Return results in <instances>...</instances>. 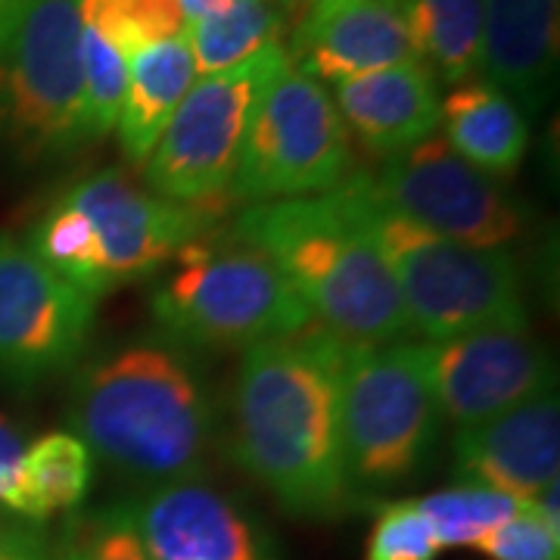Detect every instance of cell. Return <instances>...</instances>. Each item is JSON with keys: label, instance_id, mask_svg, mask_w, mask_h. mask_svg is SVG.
<instances>
[{"label": "cell", "instance_id": "5", "mask_svg": "<svg viewBox=\"0 0 560 560\" xmlns=\"http://www.w3.org/2000/svg\"><path fill=\"white\" fill-rule=\"evenodd\" d=\"M377 246L411 334L440 342L501 324H529L523 268L511 249L464 246L389 212L352 172L334 190Z\"/></svg>", "mask_w": 560, "mask_h": 560}, {"label": "cell", "instance_id": "6", "mask_svg": "<svg viewBox=\"0 0 560 560\" xmlns=\"http://www.w3.org/2000/svg\"><path fill=\"white\" fill-rule=\"evenodd\" d=\"M150 318L160 340L190 355L246 352L312 327L278 268L228 228L187 243L153 278Z\"/></svg>", "mask_w": 560, "mask_h": 560}, {"label": "cell", "instance_id": "20", "mask_svg": "<svg viewBox=\"0 0 560 560\" xmlns=\"http://www.w3.org/2000/svg\"><path fill=\"white\" fill-rule=\"evenodd\" d=\"M94 482V458L69 430L25 442L3 492V517L47 526L79 511Z\"/></svg>", "mask_w": 560, "mask_h": 560}, {"label": "cell", "instance_id": "16", "mask_svg": "<svg viewBox=\"0 0 560 560\" xmlns=\"http://www.w3.org/2000/svg\"><path fill=\"white\" fill-rule=\"evenodd\" d=\"M455 480L529 501L560 480L558 389L452 436Z\"/></svg>", "mask_w": 560, "mask_h": 560}, {"label": "cell", "instance_id": "2", "mask_svg": "<svg viewBox=\"0 0 560 560\" xmlns=\"http://www.w3.org/2000/svg\"><path fill=\"white\" fill-rule=\"evenodd\" d=\"M66 423L91 458L150 489L200 480L219 415L194 355L153 334L75 364Z\"/></svg>", "mask_w": 560, "mask_h": 560}, {"label": "cell", "instance_id": "19", "mask_svg": "<svg viewBox=\"0 0 560 560\" xmlns=\"http://www.w3.org/2000/svg\"><path fill=\"white\" fill-rule=\"evenodd\" d=\"M440 138L482 175L511 178L529 147V119L501 88L470 79L442 97Z\"/></svg>", "mask_w": 560, "mask_h": 560}, {"label": "cell", "instance_id": "3", "mask_svg": "<svg viewBox=\"0 0 560 560\" xmlns=\"http://www.w3.org/2000/svg\"><path fill=\"white\" fill-rule=\"evenodd\" d=\"M228 231L256 246L312 324L337 340L383 346L411 337L386 261L334 190L243 206Z\"/></svg>", "mask_w": 560, "mask_h": 560}, {"label": "cell", "instance_id": "28", "mask_svg": "<svg viewBox=\"0 0 560 560\" xmlns=\"http://www.w3.org/2000/svg\"><path fill=\"white\" fill-rule=\"evenodd\" d=\"M442 555L418 501H386L364 545V560H436Z\"/></svg>", "mask_w": 560, "mask_h": 560}, {"label": "cell", "instance_id": "17", "mask_svg": "<svg viewBox=\"0 0 560 560\" xmlns=\"http://www.w3.org/2000/svg\"><path fill=\"white\" fill-rule=\"evenodd\" d=\"M349 138L389 160L440 131V81L418 60L340 81L330 91Z\"/></svg>", "mask_w": 560, "mask_h": 560}, {"label": "cell", "instance_id": "32", "mask_svg": "<svg viewBox=\"0 0 560 560\" xmlns=\"http://www.w3.org/2000/svg\"><path fill=\"white\" fill-rule=\"evenodd\" d=\"M224 3H228V0H178L180 13H184L187 25L202 20V16H209V13H215L219 7H224Z\"/></svg>", "mask_w": 560, "mask_h": 560}, {"label": "cell", "instance_id": "1", "mask_svg": "<svg viewBox=\"0 0 560 560\" xmlns=\"http://www.w3.org/2000/svg\"><path fill=\"white\" fill-rule=\"evenodd\" d=\"M342 352L315 324L241 352L231 455L290 517L334 521L361 501L342 455Z\"/></svg>", "mask_w": 560, "mask_h": 560}, {"label": "cell", "instance_id": "12", "mask_svg": "<svg viewBox=\"0 0 560 560\" xmlns=\"http://www.w3.org/2000/svg\"><path fill=\"white\" fill-rule=\"evenodd\" d=\"M101 302L60 278L32 246L0 234V383L35 389L75 371L97 330Z\"/></svg>", "mask_w": 560, "mask_h": 560}, {"label": "cell", "instance_id": "21", "mask_svg": "<svg viewBox=\"0 0 560 560\" xmlns=\"http://www.w3.org/2000/svg\"><path fill=\"white\" fill-rule=\"evenodd\" d=\"M194 81L197 69L187 38L160 40L128 57V88L116 125L125 160L147 162Z\"/></svg>", "mask_w": 560, "mask_h": 560}, {"label": "cell", "instance_id": "8", "mask_svg": "<svg viewBox=\"0 0 560 560\" xmlns=\"http://www.w3.org/2000/svg\"><path fill=\"white\" fill-rule=\"evenodd\" d=\"M81 32V0L0 7V150L16 160H62L84 147Z\"/></svg>", "mask_w": 560, "mask_h": 560}, {"label": "cell", "instance_id": "23", "mask_svg": "<svg viewBox=\"0 0 560 560\" xmlns=\"http://www.w3.org/2000/svg\"><path fill=\"white\" fill-rule=\"evenodd\" d=\"M287 0H228L215 13L187 25L197 79L231 69L271 44H283Z\"/></svg>", "mask_w": 560, "mask_h": 560}, {"label": "cell", "instance_id": "13", "mask_svg": "<svg viewBox=\"0 0 560 560\" xmlns=\"http://www.w3.org/2000/svg\"><path fill=\"white\" fill-rule=\"evenodd\" d=\"M420 352L442 423H452L455 433L558 389L555 359L529 334V324H501L440 342L420 340Z\"/></svg>", "mask_w": 560, "mask_h": 560}, {"label": "cell", "instance_id": "10", "mask_svg": "<svg viewBox=\"0 0 560 560\" xmlns=\"http://www.w3.org/2000/svg\"><path fill=\"white\" fill-rule=\"evenodd\" d=\"M352 168V138L320 81L287 66L261 94L228 187V202L320 197Z\"/></svg>", "mask_w": 560, "mask_h": 560}, {"label": "cell", "instance_id": "25", "mask_svg": "<svg viewBox=\"0 0 560 560\" xmlns=\"http://www.w3.org/2000/svg\"><path fill=\"white\" fill-rule=\"evenodd\" d=\"M81 22L109 40L121 57L187 35L178 0H81Z\"/></svg>", "mask_w": 560, "mask_h": 560}, {"label": "cell", "instance_id": "24", "mask_svg": "<svg viewBox=\"0 0 560 560\" xmlns=\"http://www.w3.org/2000/svg\"><path fill=\"white\" fill-rule=\"evenodd\" d=\"M418 501L420 514L427 517L440 548H474L477 541L495 529L508 517L521 514L526 501L504 495L486 486H448L440 492H430Z\"/></svg>", "mask_w": 560, "mask_h": 560}, {"label": "cell", "instance_id": "14", "mask_svg": "<svg viewBox=\"0 0 560 560\" xmlns=\"http://www.w3.org/2000/svg\"><path fill=\"white\" fill-rule=\"evenodd\" d=\"M125 508L153 560H280L265 523L202 477L138 489Z\"/></svg>", "mask_w": 560, "mask_h": 560}, {"label": "cell", "instance_id": "27", "mask_svg": "<svg viewBox=\"0 0 560 560\" xmlns=\"http://www.w3.org/2000/svg\"><path fill=\"white\" fill-rule=\"evenodd\" d=\"M128 88V57L94 28L81 32V131L84 143L109 138L119 125Z\"/></svg>", "mask_w": 560, "mask_h": 560}, {"label": "cell", "instance_id": "4", "mask_svg": "<svg viewBox=\"0 0 560 560\" xmlns=\"http://www.w3.org/2000/svg\"><path fill=\"white\" fill-rule=\"evenodd\" d=\"M212 228V209L162 200L121 168H101L66 187L22 241L60 278L101 302L128 283L156 278Z\"/></svg>", "mask_w": 560, "mask_h": 560}, {"label": "cell", "instance_id": "22", "mask_svg": "<svg viewBox=\"0 0 560 560\" xmlns=\"http://www.w3.org/2000/svg\"><path fill=\"white\" fill-rule=\"evenodd\" d=\"M415 57L445 84L480 79V0H393Z\"/></svg>", "mask_w": 560, "mask_h": 560}, {"label": "cell", "instance_id": "33", "mask_svg": "<svg viewBox=\"0 0 560 560\" xmlns=\"http://www.w3.org/2000/svg\"><path fill=\"white\" fill-rule=\"evenodd\" d=\"M3 3H7V0H0V7H3Z\"/></svg>", "mask_w": 560, "mask_h": 560}, {"label": "cell", "instance_id": "29", "mask_svg": "<svg viewBox=\"0 0 560 560\" xmlns=\"http://www.w3.org/2000/svg\"><path fill=\"white\" fill-rule=\"evenodd\" d=\"M474 551L489 560H560V529L541 521L526 501L521 514L489 529Z\"/></svg>", "mask_w": 560, "mask_h": 560}, {"label": "cell", "instance_id": "18", "mask_svg": "<svg viewBox=\"0 0 560 560\" xmlns=\"http://www.w3.org/2000/svg\"><path fill=\"white\" fill-rule=\"evenodd\" d=\"M480 79L529 116L545 109L558 81L560 0H480Z\"/></svg>", "mask_w": 560, "mask_h": 560}, {"label": "cell", "instance_id": "30", "mask_svg": "<svg viewBox=\"0 0 560 560\" xmlns=\"http://www.w3.org/2000/svg\"><path fill=\"white\" fill-rule=\"evenodd\" d=\"M0 560H54L50 533L38 523L0 514Z\"/></svg>", "mask_w": 560, "mask_h": 560}, {"label": "cell", "instance_id": "11", "mask_svg": "<svg viewBox=\"0 0 560 560\" xmlns=\"http://www.w3.org/2000/svg\"><path fill=\"white\" fill-rule=\"evenodd\" d=\"M359 178L389 212L445 241L511 249L523 234L521 206L499 180L460 160L440 131Z\"/></svg>", "mask_w": 560, "mask_h": 560}, {"label": "cell", "instance_id": "31", "mask_svg": "<svg viewBox=\"0 0 560 560\" xmlns=\"http://www.w3.org/2000/svg\"><path fill=\"white\" fill-rule=\"evenodd\" d=\"M25 430H22L16 420H10L7 415H0V514H3V492H7V482L13 474V464L20 458V452L25 448Z\"/></svg>", "mask_w": 560, "mask_h": 560}, {"label": "cell", "instance_id": "9", "mask_svg": "<svg viewBox=\"0 0 560 560\" xmlns=\"http://www.w3.org/2000/svg\"><path fill=\"white\" fill-rule=\"evenodd\" d=\"M287 66V47L271 44L249 60L194 81L140 165V180L180 206L212 209L224 200L261 94Z\"/></svg>", "mask_w": 560, "mask_h": 560}, {"label": "cell", "instance_id": "7", "mask_svg": "<svg viewBox=\"0 0 560 560\" xmlns=\"http://www.w3.org/2000/svg\"><path fill=\"white\" fill-rule=\"evenodd\" d=\"M340 430L346 470L359 499L418 477L442 433L420 342H346Z\"/></svg>", "mask_w": 560, "mask_h": 560}, {"label": "cell", "instance_id": "26", "mask_svg": "<svg viewBox=\"0 0 560 560\" xmlns=\"http://www.w3.org/2000/svg\"><path fill=\"white\" fill-rule=\"evenodd\" d=\"M54 560H153L140 541L125 499L66 514L50 536Z\"/></svg>", "mask_w": 560, "mask_h": 560}, {"label": "cell", "instance_id": "15", "mask_svg": "<svg viewBox=\"0 0 560 560\" xmlns=\"http://www.w3.org/2000/svg\"><path fill=\"white\" fill-rule=\"evenodd\" d=\"M283 47L324 88L418 60L393 0H312Z\"/></svg>", "mask_w": 560, "mask_h": 560}]
</instances>
